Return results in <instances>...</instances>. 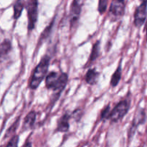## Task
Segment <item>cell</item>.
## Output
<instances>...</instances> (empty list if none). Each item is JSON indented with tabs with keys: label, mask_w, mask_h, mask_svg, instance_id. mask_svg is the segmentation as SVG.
Wrapping results in <instances>:
<instances>
[{
	"label": "cell",
	"mask_w": 147,
	"mask_h": 147,
	"mask_svg": "<svg viewBox=\"0 0 147 147\" xmlns=\"http://www.w3.org/2000/svg\"><path fill=\"white\" fill-rule=\"evenodd\" d=\"M27 17H28V30H32L35 27L38 15V1L37 0H27Z\"/></svg>",
	"instance_id": "4"
},
{
	"label": "cell",
	"mask_w": 147,
	"mask_h": 147,
	"mask_svg": "<svg viewBox=\"0 0 147 147\" xmlns=\"http://www.w3.org/2000/svg\"><path fill=\"white\" fill-rule=\"evenodd\" d=\"M36 120V113L34 111H31L27 114L24 121V125H23V129L27 130L31 129L34 125Z\"/></svg>",
	"instance_id": "11"
},
{
	"label": "cell",
	"mask_w": 147,
	"mask_h": 147,
	"mask_svg": "<svg viewBox=\"0 0 147 147\" xmlns=\"http://www.w3.org/2000/svg\"><path fill=\"white\" fill-rule=\"evenodd\" d=\"M19 142V136H14L11 139V140L7 144V146H17L18 145Z\"/></svg>",
	"instance_id": "19"
},
{
	"label": "cell",
	"mask_w": 147,
	"mask_h": 147,
	"mask_svg": "<svg viewBox=\"0 0 147 147\" xmlns=\"http://www.w3.org/2000/svg\"><path fill=\"white\" fill-rule=\"evenodd\" d=\"M11 49V43L9 40H5L0 46V55H6L9 52Z\"/></svg>",
	"instance_id": "15"
},
{
	"label": "cell",
	"mask_w": 147,
	"mask_h": 147,
	"mask_svg": "<svg viewBox=\"0 0 147 147\" xmlns=\"http://www.w3.org/2000/svg\"><path fill=\"white\" fill-rule=\"evenodd\" d=\"M145 119V114H144V112L142 110H141L139 112H137V113L136 114L135 116L134 119L133 121V123H132V126L131 128L130 129V132H131V134H129V136H131L134 134V131L135 129L137 128V126L139 125H140L141 123H142L144 121Z\"/></svg>",
	"instance_id": "9"
},
{
	"label": "cell",
	"mask_w": 147,
	"mask_h": 147,
	"mask_svg": "<svg viewBox=\"0 0 147 147\" xmlns=\"http://www.w3.org/2000/svg\"><path fill=\"white\" fill-rule=\"evenodd\" d=\"M109 0H99L98 11L100 14H103L106 11Z\"/></svg>",
	"instance_id": "16"
},
{
	"label": "cell",
	"mask_w": 147,
	"mask_h": 147,
	"mask_svg": "<svg viewBox=\"0 0 147 147\" xmlns=\"http://www.w3.org/2000/svg\"><path fill=\"white\" fill-rule=\"evenodd\" d=\"M125 0H112L109 11V17L112 20L123 17L125 13Z\"/></svg>",
	"instance_id": "5"
},
{
	"label": "cell",
	"mask_w": 147,
	"mask_h": 147,
	"mask_svg": "<svg viewBox=\"0 0 147 147\" xmlns=\"http://www.w3.org/2000/svg\"><path fill=\"white\" fill-rule=\"evenodd\" d=\"M70 116L68 113H65L60 119H59L58 122H57V126L56 131L60 132H66L69 130L70 128V124H69V121H70Z\"/></svg>",
	"instance_id": "8"
},
{
	"label": "cell",
	"mask_w": 147,
	"mask_h": 147,
	"mask_svg": "<svg viewBox=\"0 0 147 147\" xmlns=\"http://www.w3.org/2000/svg\"><path fill=\"white\" fill-rule=\"evenodd\" d=\"M19 122H20V118H19V119L17 120V121H16L15 123H14V124H13L12 126L9 128V130H8V131H7V135H6V136H9V135H11V134L14 133V131H15V130L17 129V126H18V125H19Z\"/></svg>",
	"instance_id": "18"
},
{
	"label": "cell",
	"mask_w": 147,
	"mask_h": 147,
	"mask_svg": "<svg viewBox=\"0 0 147 147\" xmlns=\"http://www.w3.org/2000/svg\"><path fill=\"white\" fill-rule=\"evenodd\" d=\"M24 7L23 0H17L14 5V17L15 20L20 18Z\"/></svg>",
	"instance_id": "13"
},
{
	"label": "cell",
	"mask_w": 147,
	"mask_h": 147,
	"mask_svg": "<svg viewBox=\"0 0 147 147\" xmlns=\"http://www.w3.org/2000/svg\"><path fill=\"white\" fill-rule=\"evenodd\" d=\"M147 15V2L142 1L136 8L134 14V24L136 27H141L145 22Z\"/></svg>",
	"instance_id": "6"
},
{
	"label": "cell",
	"mask_w": 147,
	"mask_h": 147,
	"mask_svg": "<svg viewBox=\"0 0 147 147\" xmlns=\"http://www.w3.org/2000/svg\"><path fill=\"white\" fill-rule=\"evenodd\" d=\"M68 80V76L66 73H62L60 75L56 72H51L47 76L45 79L46 88L48 89H51L53 91L56 92V94L54 96H57V97L60 94Z\"/></svg>",
	"instance_id": "1"
},
{
	"label": "cell",
	"mask_w": 147,
	"mask_h": 147,
	"mask_svg": "<svg viewBox=\"0 0 147 147\" xmlns=\"http://www.w3.org/2000/svg\"><path fill=\"white\" fill-rule=\"evenodd\" d=\"M111 109L110 106H108L102 111L101 112V119L102 120H107L109 119V115H110Z\"/></svg>",
	"instance_id": "17"
},
{
	"label": "cell",
	"mask_w": 147,
	"mask_h": 147,
	"mask_svg": "<svg viewBox=\"0 0 147 147\" xmlns=\"http://www.w3.org/2000/svg\"><path fill=\"white\" fill-rule=\"evenodd\" d=\"M121 65H119L118 68L116 69V70L115 71V73L112 75L111 80V85L113 87H116V86L119 84V81H120L121 80Z\"/></svg>",
	"instance_id": "14"
},
{
	"label": "cell",
	"mask_w": 147,
	"mask_h": 147,
	"mask_svg": "<svg viewBox=\"0 0 147 147\" xmlns=\"http://www.w3.org/2000/svg\"><path fill=\"white\" fill-rule=\"evenodd\" d=\"M99 53H100V42L97 41L95 43L93 47V49H92L90 58L88 60V63L92 64L98 57Z\"/></svg>",
	"instance_id": "12"
},
{
	"label": "cell",
	"mask_w": 147,
	"mask_h": 147,
	"mask_svg": "<svg viewBox=\"0 0 147 147\" xmlns=\"http://www.w3.org/2000/svg\"><path fill=\"white\" fill-rule=\"evenodd\" d=\"M130 108V101L128 100H123L119 102L112 111H111L109 115V119L113 123L119 121L128 113Z\"/></svg>",
	"instance_id": "3"
},
{
	"label": "cell",
	"mask_w": 147,
	"mask_h": 147,
	"mask_svg": "<svg viewBox=\"0 0 147 147\" xmlns=\"http://www.w3.org/2000/svg\"><path fill=\"white\" fill-rule=\"evenodd\" d=\"M146 37H147V22H146Z\"/></svg>",
	"instance_id": "20"
},
{
	"label": "cell",
	"mask_w": 147,
	"mask_h": 147,
	"mask_svg": "<svg viewBox=\"0 0 147 147\" xmlns=\"http://www.w3.org/2000/svg\"><path fill=\"white\" fill-rule=\"evenodd\" d=\"M141 1H142H142H146V2H147V0H141Z\"/></svg>",
	"instance_id": "21"
},
{
	"label": "cell",
	"mask_w": 147,
	"mask_h": 147,
	"mask_svg": "<svg viewBox=\"0 0 147 147\" xmlns=\"http://www.w3.org/2000/svg\"><path fill=\"white\" fill-rule=\"evenodd\" d=\"M49 65H50V57L48 56H45L33 71L30 82V88L35 90L38 88L47 74Z\"/></svg>",
	"instance_id": "2"
},
{
	"label": "cell",
	"mask_w": 147,
	"mask_h": 147,
	"mask_svg": "<svg viewBox=\"0 0 147 147\" xmlns=\"http://www.w3.org/2000/svg\"><path fill=\"white\" fill-rule=\"evenodd\" d=\"M99 73L96 70V69H89L85 76V80L87 83L90 85H94L98 79Z\"/></svg>",
	"instance_id": "10"
},
{
	"label": "cell",
	"mask_w": 147,
	"mask_h": 147,
	"mask_svg": "<svg viewBox=\"0 0 147 147\" xmlns=\"http://www.w3.org/2000/svg\"><path fill=\"white\" fill-rule=\"evenodd\" d=\"M80 12H81V4L80 0H73L70 7V22L71 28L76 27L80 18Z\"/></svg>",
	"instance_id": "7"
}]
</instances>
